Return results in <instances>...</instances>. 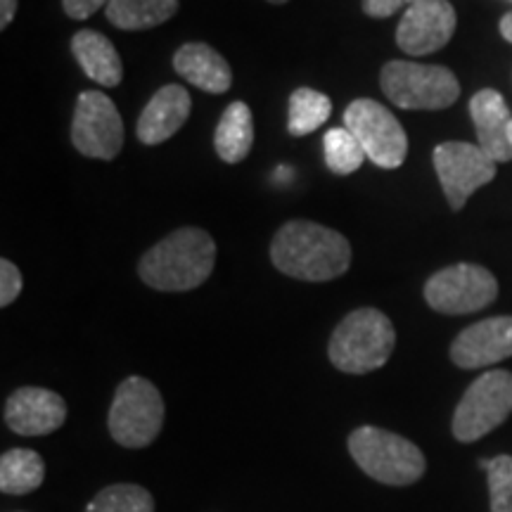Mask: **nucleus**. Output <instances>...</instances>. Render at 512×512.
<instances>
[{"mask_svg": "<svg viewBox=\"0 0 512 512\" xmlns=\"http://www.w3.org/2000/svg\"><path fill=\"white\" fill-rule=\"evenodd\" d=\"M72 143L83 157L110 162L124 147V121L117 105L100 91L79 95L72 119Z\"/></svg>", "mask_w": 512, "mask_h": 512, "instance_id": "nucleus-10", "label": "nucleus"}, {"mask_svg": "<svg viewBox=\"0 0 512 512\" xmlns=\"http://www.w3.org/2000/svg\"><path fill=\"white\" fill-rule=\"evenodd\" d=\"M72 53L83 69V74L98 83V86L114 88L121 83V76H124L121 57L110 38L102 36L100 31H79L72 38Z\"/></svg>", "mask_w": 512, "mask_h": 512, "instance_id": "nucleus-18", "label": "nucleus"}, {"mask_svg": "<svg viewBox=\"0 0 512 512\" xmlns=\"http://www.w3.org/2000/svg\"><path fill=\"white\" fill-rule=\"evenodd\" d=\"M22 273H19V268L12 264L10 259H3L0 261V306H10L17 302L19 292H22Z\"/></svg>", "mask_w": 512, "mask_h": 512, "instance_id": "nucleus-26", "label": "nucleus"}, {"mask_svg": "<svg viewBox=\"0 0 512 512\" xmlns=\"http://www.w3.org/2000/svg\"><path fill=\"white\" fill-rule=\"evenodd\" d=\"M349 453L370 479L387 486H411L427 470V460L413 441L373 425L349 434Z\"/></svg>", "mask_w": 512, "mask_h": 512, "instance_id": "nucleus-4", "label": "nucleus"}, {"mask_svg": "<svg viewBox=\"0 0 512 512\" xmlns=\"http://www.w3.org/2000/svg\"><path fill=\"white\" fill-rule=\"evenodd\" d=\"M394 344L392 320L377 309H356L332 332L328 356L342 373L366 375L389 361Z\"/></svg>", "mask_w": 512, "mask_h": 512, "instance_id": "nucleus-3", "label": "nucleus"}, {"mask_svg": "<svg viewBox=\"0 0 512 512\" xmlns=\"http://www.w3.org/2000/svg\"><path fill=\"white\" fill-rule=\"evenodd\" d=\"M192 100L185 88L169 83L159 88L147 102V107L138 119V138L143 145H162L164 140L176 136L190 117Z\"/></svg>", "mask_w": 512, "mask_h": 512, "instance_id": "nucleus-15", "label": "nucleus"}, {"mask_svg": "<svg viewBox=\"0 0 512 512\" xmlns=\"http://www.w3.org/2000/svg\"><path fill=\"white\" fill-rule=\"evenodd\" d=\"M508 138H510V145H512V121H510V126H508Z\"/></svg>", "mask_w": 512, "mask_h": 512, "instance_id": "nucleus-32", "label": "nucleus"}, {"mask_svg": "<svg viewBox=\"0 0 512 512\" xmlns=\"http://www.w3.org/2000/svg\"><path fill=\"white\" fill-rule=\"evenodd\" d=\"M344 128H349L366 157L380 169H399L408 155L406 131L380 102L368 98L351 102L344 112Z\"/></svg>", "mask_w": 512, "mask_h": 512, "instance_id": "nucleus-8", "label": "nucleus"}, {"mask_svg": "<svg viewBox=\"0 0 512 512\" xmlns=\"http://www.w3.org/2000/svg\"><path fill=\"white\" fill-rule=\"evenodd\" d=\"M382 93L401 110H444L460 98V83L439 64L392 60L382 67Z\"/></svg>", "mask_w": 512, "mask_h": 512, "instance_id": "nucleus-5", "label": "nucleus"}, {"mask_svg": "<svg viewBox=\"0 0 512 512\" xmlns=\"http://www.w3.org/2000/svg\"><path fill=\"white\" fill-rule=\"evenodd\" d=\"M512 413V373L489 370L467 387L453 413V437L463 444L486 437Z\"/></svg>", "mask_w": 512, "mask_h": 512, "instance_id": "nucleus-7", "label": "nucleus"}, {"mask_svg": "<svg viewBox=\"0 0 512 512\" xmlns=\"http://www.w3.org/2000/svg\"><path fill=\"white\" fill-rule=\"evenodd\" d=\"M512 356V316L479 320L451 344V361L463 370H477Z\"/></svg>", "mask_w": 512, "mask_h": 512, "instance_id": "nucleus-13", "label": "nucleus"}, {"mask_svg": "<svg viewBox=\"0 0 512 512\" xmlns=\"http://www.w3.org/2000/svg\"><path fill=\"white\" fill-rule=\"evenodd\" d=\"M254 145V119L245 102L226 107L214 133V147L226 164H238L249 155Z\"/></svg>", "mask_w": 512, "mask_h": 512, "instance_id": "nucleus-19", "label": "nucleus"}, {"mask_svg": "<svg viewBox=\"0 0 512 512\" xmlns=\"http://www.w3.org/2000/svg\"><path fill=\"white\" fill-rule=\"evenodd\" d=\"M105 12L117 29L143 31L169 22L178 12V0H110Z\"/></svg>", "mask_w": 512, "mask_h": 512, "instance_id": "nucleus-21", "label": "nucleus"}, {"mask_svg": "<svg viewBox=\"0 0 512 512\" xmlns=\"http://www.w3.org/2000/svg\"><path fill=\"white\" fill-rule=\"evenodd\" d=\"M456 22V10L448 0H420L403 12L396 46L413 57L432 55L451 41Z\"/></svg>", "mask_w": 512, "mask_h": 512, "instance_id": "nucleus-12", "label": "nucleus"}, {"mask_svg": "<svg viewBox=\"0 0 512 512\" xmlns=\"http://www.w3.org/2000/svg\"><path fill=\"white\" fill-rule=\"evenodd\" d=\"M470 114L472 121H475L479 147H482L496 164L510 162L512 145L508 138V126L512 117L503 95L498 91H491V88H484V91H479L475 98L470 100Z\"/></svg>", "mask_w": 512, "mask_h": 512, "instance_id": "nucleus-16", "label": "nucleus"}, {"mask_svg": "<svg viewBox=\"0 0 512 512\" xmlns=\"http://www.w3.org/2000/svg\"><path fill=\"white\" fill-rule=\"evenodd\" d=\"M501 34L505 41L512 43V12H508V15L501 19Z\"/></svg>", "mask_w": 512, "mask_h": 512, "instance_id": "nucleus-30", "label": "nucleus"}, {"mask_svg": "<svg viewBox=\"0 0 512 512\" xmlns=\"http://www.w3.org/2000/svg\"><path fill=\"white\" fill-rule=\"evenodd\" d=\"M323 152L325 164L337 176L356 174L368 159L361 143L351 136L349 128H330L323 138Z\"/></svg>", "mask_w": 512, "mask_h": 512, "instance_id": "nucleus-23", "label": "nucleus"}, {"mask_svg": "<svg viewBox=\"0 0 512 512\" xmlns=\"http://www.w3.org/2000/svg\"><path fill=\"white\" fill-rule=\"evenodd\" d=\"M216 264V242L202 228H181L143 254L138 273L159 292H188L207 283Z\"/></svg>", "mask_w": 512, "mask_h": 512, "instance_id": "nucleus-2", "label": "nucleus"}, {"mask_svg": "<svg viewBox=\"0 0 512 512\" xmlns=\"http://www.w3.org/2000/svg\"><path fill=\"white\" fill-rule=\"evenodd\" d=\"M17 0H0V29H8L10 22L15 19Z\"/></svg>", "mask_w": 512, "mask_h": 512, "instance_id": "nucleus-29", "label": "nucleus"}, {"mask_svg": "<svg viewBox=\"0 0 512 512\" xmlns=\"http://www.w3.org/2000/svg\"><path fill=\"white\" fill-rule=\"evenodd\" d=\"M332 102L325 93L313 88H297L290 95V117H287V131L302 138L316 131L330 119Z\"/></svg>", "mask_w": 512, "mask_h": 512, "instance_id": "nucleus-22", "label": "nucleus"}, {"mask_svg": "<svg viewBox=\"0 0 512 512\" xmlns=\"http://www.w3.org/2000/svg\"><path fill=\"white\" fill-rule=\"evenodd\" d=\"M434 169H437L441 190L453 211L463 209L472 192L491 183L496 176V162L479 145L470 143H441L434 150Z\"/></svg>", "mask_w": 512, "mask_h": 512, "instance_id": "nucleus-11", "label": "nucleus"}, {"mask_svg": "<svg viewBox=\"0 0 512 512\" xmlns=\"http://www.w3.org/2000/svg\"><path fill=\"white\" fill-rule=\"evenodd\" d=\"M174 69L185 81L207 93H226L233 83V72L226 57L207 43H185L178 48Z\"/></svg>", "mask_w": 512, "mask_h": 512, "instance_id": "nucleus-17", "label": "nucleus"}, {"mask_svg": "<svg viewBox=\"0 0 512 512\" xmlns=\"http://www.w3.org/2000/svg\"><path fill=\"white\" fill-rule=\"evenodd\" d=\"M86 512H155V498L138 484H112L95 494Z\"/></svg>", "mask_w": 512, "mask_h": 512, "instance_id": "nucleus-24", "label": "nucleus"}, {"mask_svg": "<svg viewBox=\"0 0 512 512\" xmlns=\"http://www.w3.org/2000/svg\"><path fill=\"white\" fill-rule=\"evenodd\" d=\"M268 3H273V5H283V3H287V0H268Z\"/></svg>", "mask_w": 512, "mask_h": 512, "instance_id": "nucleus-31", "label": "nucleus"}, {"mask_svg": "<svg viewBox=\"0 0 512 512\" xmlns=\"http://www.w3.org/2000/svg\"><path fill=\"white\" fill-rule=\"evenodd\" d=\"M67 420V403L43 387H22L5 401V425L22 437H43L60 430Z\"/></svg>", "mask_w": 512, "mask_h": 512, "instance_id": "nucleus-14", "label": "nucleus"}, {"mask_svg": "<svg viewBox=\"0 0 512 512\" xmlns=\"http://www.w3.org/2000/svg\"><path fill=\"white\" fill-rule=\"evenodd\" d=\"M498 297L494 273L477 264H456L434 273L425 285V299L434 311L446 316L482 311Z\"/></svg>", "mask_w": 512, "mask_h": 512, "instance_id": "nucleus-9", "label": "nucleus"}, {"mask_svg": "<svg viewBox=\"0 0 512 512\" xmlns=\"http://www.w3.org/2000/svg\"><path fill=\"white\" fill-rule=\"evenodd\" d=\"M420 3V0H363V12L368 17L375 19H384V17H392L394 12H399L401 8H411V5Z\"/></svg>", "mask_w": 512, "mask_h": 512, "instance_id": "nucleus-27", "label": "nucleus"}, {"mask_svg": "<svg viewBox=\"0 0 512 512\" xmlns=\"http://www.w3.org/2000/svg\"><path fill=\"white\" fill-rule=\"evenodd\" d=\"M46 479V463L31 448H10L0 456V491L24 496L36 491Z\"/></svg>", "mask_w": 512, "mask_h": 512, "instance_id": "nucleus-20", "label": "nucleus"}, {"mask_svg": "<svg viewBox=\"0 0 512 512\" xmlns=\"http://www.w3.org/2000/svg\"><path fill=\"white\" fill-rule=\"evenodd\" d=\"M107 5H110V0H62L64 12L72 19H88Z\"/></svg>", "mask_w": 512, "mask_h": 512, "instance_id": "nucleus-28", "label": "nucleus"}, {"mask_svg": "<svg viewBox=\"0 0 512 512\" xmlns=\"http://www.w3.org/2000/svg\"><path fill=\"white\" fill-rule=\"evenodd\" d=\"M112 439L124 448H145L164 427V399L145 377H126L114 392L107 418Z\"/></svg>", "mask_w": 512, "mask_h": 512, "instance_id": "nucleus-6", "label": "nucleus"}, {"mask_svg": "<svg viewBox=\"0 0 512 512\" xmlns=\"http://www.w3.org/2000/svg\"><path fill=\"white\" fill-rule=\"evenodd\" d=\"M271 261L280 273L306 283H328L351 266V245L337 230L313 221H287L271 242Z\"/></svg>", "mask_w": 512, "mask_h": 512, "instance_id": "nucleus-1", "label": "nucleus"}, {"mask_svg": "<svg viewBox=\"0 0 512 512\" xmlns=\"http://www.w3.org/2000/svg\"><path fill=\"white\" fill-rule=\"evenodd\" d=\"M491 512H512V456H496L486 467Z\"/></svg>", "mask_w": 512, "mask_h": 512, "instance_id": "nucleus-25", "label": "nucleus"}]
</instances>
